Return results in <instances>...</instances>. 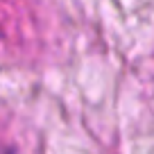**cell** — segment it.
Segmentation results:
<instances>
[{
	"instance_id": "6da1fadb",
	"label": "cell",
	"mask_w": 154,
	"mask_h": 154,
	"mask_svg": "<svg viewBox=\"0 0 154 154\" xmlns=\"http://www.w3.org/2000/svg\"><path fill=\"white\" fill-rule=\"evenodd\" d=\"M0 154H9V152H0Z\"/></svg>"
}]
</instances>
